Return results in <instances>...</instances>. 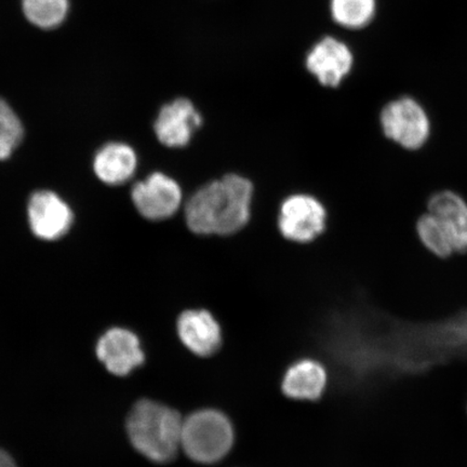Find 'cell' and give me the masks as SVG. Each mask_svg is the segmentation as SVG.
Returning <instances> with one entry per match:
<instances>
[{
	"label": "cell",
	"mask_w": 467,
	"mask_h": 467,
	"mask_svg": "<svg viewBox=\"0 0 467 467\" xmlns=\"http://www.w3.org/2000/svg\"><path fill=\"white\" fill-rule=\"evenodd\" d=\"M131 198L143 218L161 222L175 218L183 210L186 195L172 175L156 171L133 185Z\"/></svg>",
	"instance_id": "5b68a950"
},
{
	"label": "cell",
	"mask_w": 467,
	"mask_h": 467,
	"mask_svg": "<svg viewBox=\"0 0 467 467\" xmlns=\"http://www.w3.org/2000/svg\"><path fill=\"white\" fill-rule=\"evenodd\" d=\"M254 192L253 181L241 173L210 180L186 195L184 224L197 236L236 235L253 217Z\"/></svg>",
	"instance_id": "6da1fadb"
},
{
	"label": "cell",
	"mask_w": 467,
	"mask_h": 467,
	"mask_svg": "<svg viewBox=\"0 0 467 467\" xmlns=\"http://www.w3.org/2000/svg\"><path fill=\"white\" fill-rule=\"evenodd\" d=\"M29 227L35 236L56 242L71 230L74 213L67 202L52 191H37L27 203Z\"/></svg>",
	"instance_id": "ba28073f"
},
{
	"label": "cell",
	"mask_w": 467,
	"mask_h": 467,
	"mask_svg": "<svg viewBox=\"0 0 467 467\" xmlns=\"http://www.w3.org/2000/svg\"><path fill=\"white\" fill-rule=\"evenodd\" d=\"M328 373L320 361L301 358L292 363L282 379L283 393L291 400L314 401L323 396Z\"/></svg>",
	"instance_id": "7c38bea8"
},
{
	"label": "cell",
	"mask_w": 467,
	"mask_h": 467,
	"mask_svg": "<svg viewBox=\"0 0 467 467\" xmlns=\"http://www.w3.org/2000/svg\"><path fill=\"white\" fill-rule=\"evenodd\" d=\"M428 208L445 226L455 253L467 254V202L464 198L453 191L436 192L430 197Z\"/></svg>",
	"instance_id": "4fadbf2b"
},
{
	"label": "cell",
	"mask_w": 467,
	"mask_h": 467,
	"mask_svg": "<svg viewBox=\"0 0 467 467\" xmlns=\"http://www.w3.org/2000/svg\"><path fill=\"white\" fill-rule=\"evenodd\" d=\"M98 358L115 376L125 377L144 363L145 356L137 335L125 328L105 332L97 344Z\"/></svg>",
	"instance_id": "30bf717a"
},
{
	"label": "cell",
	"mask_w": 467,
	"mask_h": 467,
	"mask_svg": "<svg viewBox=\"0 0 467 467\" xmlns=\"http://www.w3.org/2000/svg\"><path fill=\"white\" fill-rule=\"evenodd\" d=\"M331 16L343 27L361 28L369 25L376 13V0H331Z\"/></svg>",
	"instance_id": "2e32d148"
},
{
	"label": "cell",
	"mask_w": 467,
	"mask_h": 467,
	"mask_svg": "<svg viewBox=\"0 0 467 467\" xmlns=\"http://www.w3.org/2000/svg\"><path fill=\"white\" fill-rule=\"evenodd\" d=\"M182 428L183 420L174 409L150 400L138 401L127 420L132 446L156 463L177 457Z\"/></svg>",
	"instance_id": "7a4b0ae2"
},
{
	"label": "cell",
	"mask_w": 467,
	"mask_h": 467,
	"mask_svg": "<svg viewBox=\"0 0 467 467\" xmlns=\"http://www.w3.org/2000/svg\"><path fill=\"white\" fill-rule=\"evenodd\" d=\"M203 117L188 99L180 98L163 105L155 120L157 139L168 149L188 148L203 126Z\"/></svg>",
	"instance_id": "9c48e42d"
},
{
	"label": "cell",
	"mask_w": 467,
	"mask_h": 467,
	"mask_svg": "<svg viewBox=\"0 0 467 467\" xmlns=\"http://www.w3.org/2000/svg\"><path fill=\"white\" fill-rule=\"evenodd\" d=\"M329 213L317 196L306 192H292L280 202L277 229L285 241L308 244L323 235Z\"/></svg>",
	"instance_id": "277c9868"
},
{
	"label": "cell",
	"mask_w": 467,
	"mask_h": 467,
	"mask_svg": "<svg viewBox=\"0 0 467 467\" xmlns=\"http://www.w3.org/2000/svg\"><path fill=\"white\" fill-rule=\"evenodd\" d=\"M138 167L136 151L130 145L110 142L97 151L93 171L99 180L108 185H121L130 181Z\"/></svg>",
	"instance_id": "5bb4252c"
},
{
	"label": "cell",
	"mask_w": 467,
	"mask_h": 467,
	"mask_svg": "<svg viewBox=\"0 0 467 467\" xmlns=\"http://www.w3.org/2000/svg\"><path fill=\"white\" fill-rule=\"evenodd\" d=\"M0 467H16L15 461L3 451H0Z\"/></svg>",
	"instance_id": "d6986e66"
},
{
	"label": "cell",
	"mask_w": 467,
	"mask_h": 467,
	"mask_svg": "<svg viewBox=\"0 0 467 467\" xmlns=\"http://www.w3.org/2000/svg\"><path fill=\"white\" fill-rule=\"evenodd\" d=\"M235 431L229 417L215 409H202L183 420L181 448L202 464H213L230 453Z\"/></svg>",
	"instance_id": "3957f363"
},
{
	"label": "cell",
	"mask_w": 467,
	"mask_h": 467,
	"mask_svg": "<svg viewBox=\"0 0 467 467\" xmlns=\"http://www.w3.org/2000/svg\"><path fill=\"white\" fill-rule=\"evenodd\" d=\"M384 137L407 150H418L428 142L431 124L428 114L410 98L390 102L379 115Z\"/></svg>",
	"instance_id": "8992f818"
},
{
	"label": "cell",
	"mask_w": 467,
	"mask_h": 467,
	"mask_svg": "<svg viewBox=\"0 0 467 467\" xmlns=\"http://www.w3.org/2000/svg\"><path fill=\"white\" fill-rule=\"evenodd\" d=\"M26 19L40 28L50 29L61 25L68 11V0H22Z\"/></svg>",
	"instance_id": "e0dca14e"
},
{
	"label": "cell",
	"mask_w": 467,
	"mask_h": 467,
	"mask_svg": "<svg viewBox=\"0 0 467 467\" xmlns=\"http://www.w3.org/2000/svg\"><path fill=\"white\" fill-rule=\"evenodd\" d=\"M23 138L25 128L19 117L7 102L0 99V161L10 159Z\"/></svg>",
	"instance_id": "ac0fdd59"
},
{
	"label": "cell",
	"mask_w": 467,
	"mask_h": 467,
	"mask_svg": "<svg viewBox=\"0 0 467 467\" xmlns=\"http://www.w3.org/2000/svg\"><path fill=\"white\" fill-rule=\"evenodd\" d=\"M175 328L180 342L197 358H213L224 347L223 325L208 308H184L178 315Z\"/></svg>",
	"instance_id": "52a82bcc"
},
{
	"label": "cell",
	"mask_w": 467,
	"mask_h": 467,
	"mask_svg": "<svg viewBox=\"0 0 467 467\" xmlns=\"http://www.w3.org/2000/svg\"><path fill=\"white\" fill-rule=\"evenodd\" d=\"M354 57L348 47L334 37L315 45L306 57V67L321 85L337 87L352 71Z\"/></svg>",
	"instance_id": "8fae6325"
},
{
	"label": "cell",
	"mask_w": 467,
	"mask_h": 467,
	"mask_svg": "<svg viewBox=\"0 0 467 467\" xmlns=\"http://www.w3.org/2000/svg\"><path fill=\"white\" fill-rule=\"evenodd\" d=\"M416 231L420 242L438 258L447 259L455 253L451 237L434 214H422L417 221Z\"/></svg>",
	"instance_id": "9a60e30c"
}]
</instances>
